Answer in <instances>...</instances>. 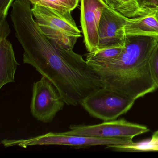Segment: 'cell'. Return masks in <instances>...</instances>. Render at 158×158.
<instances>
[{"mask_svg": "<svg viewBox=\"0 0 158 158\" xmlns=\"http://www.w3.org/2000/svg\"><path fill=\"white\" fill-rule=\"evenodd\" d=\"M29 0H15L10 17L23 49V62L32 65L58 89L65 103L77 106L103 87L98 74L82 55L51 41L34 19Z\"/></svg>", "mask_w": 158, "mask_h": 158, "instance_id": "cell-1", "label": "cell"}, {"mask_svg": "<svg viewBox=\"0 0 158 158\" xmlns=\"http://www.w3.org/2000/svg\"><path fill=\"white\" fill-rule=\"evenodd\" d=\"M158 38L126 36L124 47L116 60L92 69L104 87L136 100L158 89L150 71L149 60Z\"/></svg>", "mask_w": 158, "mask_h": 158, "instance_id": "cell-2", "label": "cell"}, {"mask_svg": "<svg viewBox=\"0 0 158 158\" xmlns=\"http://www.w3.org/2000/svg\"><path fill=\"white\" fill-rule=\"evenodd\" d=\"M32 13L43 34L53 43L68 50H73L82 36L73 18H66L53 10L33 5Z\"/></svg>", "mask_w": 158, "mask_h": 158, "instance_id": "cell-3", "label": "cell"}, {"mask_svg": "<svg viewBox=\"0 0 158 158\" xmlns=\"http://www.w3.org/2000/svg\"><path fill=\"white\" fill-rule=\"evenodd\" d=\"M132 139L130 138H103L50 132L27 139H3L1 144L5 147L18 146L23 148L41 145H66L82 148L100 145L109 148L116 145H131L134 143Z\"/></svg>", "mask_w": 158, "mask_h": 158, "instance_id": "cell-4", "label": "cell"}, {"mask_svg": "<svg viewBox=\"0 0 158 158\" xmlns=\"http://www.w3.org/2000/svg\"><path fill=\"white\" fill-rule=\"evenodd\" d=\"M135 100L103 87L87 97L80 104L92 117L104 122L115 120L126 113Z\"/></svg>", "mask_w": 158, "mask_h": 158, "instance_id": "cell-5", "label": "cell"}, {"mask_svg": "<svg viewBox=\"0 0 158 158\" xmlns=\"http://www.w3.org/2000/svg\"><path fill=\"white\" fill-rule=\"evenodd\" d=\"M65 103L58 89L46 77L42 76L39 81L34 83L30 110L38 121L44 123L52 122Z\"/></svg>", "mask_w": 158, "mask_h": 158, "instance_id": "cell-6", "label": "cell"}, {"mask_svg": "<svg viewBox=\"0 0 158 158\" xmlns=\"http://www.w3.org/2000/svg\"><path fill=\"white\" fill-rule=\"evenodd\" d=\"M69 128V131L62 133L103 138L133 139L149 131L145 126L130 123L124 119L104 121L102 123L92 125H72Z\"/></svg>", "mask_w": 158, "mask_h": 158, "instance_id": "cell-7", "label": "cell"}, {"mask_svg": "<svg viewBox=\"0 0 158 158\" xmlns=\"http://www.w3.org/2000/svg\"><path fill=\"white\" fill-rule=\"evenodd\" d=\"M130 19L106 6L99 25L98 50L123 47L126 38L124 27Z\"/></svg>", "mask_w": 158, "mask_h": 158, "instance_id": "cell-8", "label": "cell"}, {"mask_svg": "<svg viewBox=\"0 0 158 158\" xmlns=\"http://www.w3.org/2000/svg\"><path fill=\"white\" fill-rule=\"evenodd\" d=\"M80 24L84 41L89 52L98 50V28L103 9L107 6L103 0H80Z\"/></svg>", "mask_w": 158, "mask_h": 158, "instance_id": "cell-9", "label": "cell"}, {"mask_svg": "<svg viewBox=\"0 0 158 158\" xmlns=\"http://www.w3.org/2000/svg\"><path fill=\"white\" fill-rule=\"evenodd\" d=\"M144 5L150 9L148 13L130 18L124 27L126 36H143L158 38V8L143 0Z\"/></svg>", "mask_w": 158, "mask_h": 158, "instance_id": "cell-10", "label": "cell"}, {"mask_svg": "<svg viewBox=\"0 0 158 158\" xmlns=\"http://www.w3.org/2000/svg\"><path fill=\"white\" fill-rule=\"evenodd\" d=\"M18 65L11 43L7 38H0V89L15 81Z\"/></svg>", "mask_w": 158, "mask_h": 158, "instance_id": "cell-11", "label": "cell"}, {"mask_svg": "<svg viewBox=\"0 0 158 158\" xmlns=\"http://www.w3.org/2000/svg\"><path fill=\"white\" fill-rule=\"evenodd\" d=\"M112 10L129 18H136L148 13L150 9L143 4V0H103Z\"/></svg>", "mask_w": 158, "mask_h": 158, "instance_id": "cell-12", "label": "cell"}, {"mask_svg": "<svg viewBox=\"0 0 158 158\" xmlns=\"http://www.w3.org/2000/svg\"><path fill=\"white\" fill-rule=\"evenodd\" d=\"M123 47L109 48L89 52L86 54V61L92 68L104 66L116 60Z\"/></svg>", "mask_w": 158, "mask_h": 158, "instance_id": "cell-13", "label": "cell"}, {"mask_svg": "<svg viewBox=\"0 0 158 158\" xmlns=\"http://www.w3.org/2000/svg\"><path fill=\"white\" fill-rule=\"evenodd\" d=\"M33 5L44 6L60 15L72 19V12L78 6L80 0H29Z\"/></svg>", "mask_w": 158, "mask_h": 158, "instance_id": "cell-14", "label": "cell"}, {"mask_svg": "<svg viewBox=\"0 0 158 158\" xmlns=\"http://www.w3.org/2000/svg\"><path fill=\"white\" fill-rule=\"evenodd\" d=\"M110 148L118 151L152 152L158 151V130L152 135L150 140H145L131 145H116Z\"/></svg>", "mask_w": 158, "mask_h": 158, "instance_id": "cell-15", "label": "cell"}, {"mask_svg": "<svg viewBox=\"0 0 158 158\" xmlns=\"http://www.w3.org/2000/svg\"><path fill=\"white\" fill-rule=\"evenodd\" d=\"M149 64L152 77L158 88V42L151 54Z\"/></svg>", "mask_w": 158, "mask_h": 158, "instance_id": "cell-16", "label": "cell"}, {"mask_svg": "<svg viewBox=\"0 0 158 158\" xmlns=\"http://www.w3.org/2000/svg\"><path fill=\"white\" fill-rule=\"evenodd\" d=\"M10 32V29L6 20V17L0 16V38H7Z\"/></svg>", "mask_w": 158, "mask_h": 158, "instance_id": "cell-17", "label": "cell"}, {"mask_svg": "<svg viewBox=\"0 0 158 158\" xmlns=\"http://www.w3.org/2000/svg\"><path fill=\"white\" fill-rule=\"evenodd\" d=\"M14 0H0V16L7 17Z\"/></svg>", "mask_w": 158, "mask_h": 158, "instance_id": "cell-18", "label": "cell"}, {"mask_svg": "<svg viewBox=\"0 0 158 158\" xmlns=\"http://www.w3.org/2000/svg\"><path fill=\"white\" fill-rule=\"evenodd\" d=\"M147 2L158 8V0H145Z\"/></svg>", "mask_w": 158, "mask_h": 158, "instance_id": "cell-19", "label": "cell"}]
</instances>
